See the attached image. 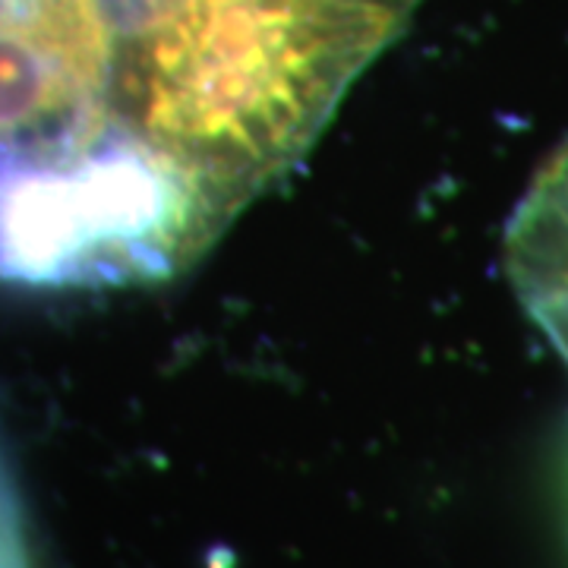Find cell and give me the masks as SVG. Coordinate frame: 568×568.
<instances>
[{
	"label": "cell",
	"instance_id": "1",
	"mask_svg": "<svg viewBox=\"0 0 568 568\" xmlns=\"http://www.w3.org/2000/svg\"><path fill=\"white\" fill-rule=\"evenodd\" d=\"M111 123L234 219L402 29L366 0H108Z\"/></svg>",
	"mask_w": 568,
	"mask_h": 568
},
{
	"label": "cell",
	"instance_id": "2",
	"mask_svg": "<svg viewBox=\"0 0 568 568\" xmlns=\"http://www.w3.org/2000/svg\"><path fill=\"white\" fill-rule=\"evenodd\" d=\"M227 222L171 164L114 130L67 159L0 168V284L159 282Z\"/></svg>",
	"mask_w": 568,
	"mask_h": 568
},
{
	"label": "cell",
	"instance_id": "3",
	"mask_svg": "<svg viewBox=\"0 0 568 568\" xmlns=\"http://www.w3.org/2000/svg\"><path fill=\"white\" fill-rule=\"evenodd\" d=\"M111 61L108 0H0V168L111 136Z\"/></svg>",
	"mask_w": 568,
	"mask_h": 568
},
{
	"label": "cell",
	"instance_id": "4",
	"mask_svg": "<svg viewBox=\"0 0 568 568\" xmlns=\"http://www.w3.org/2000/svg\"><path fill=\"white\" fill-rule=\"evenodd\" d=\"M506 275L568 366V142L537 171L508 219Z\"/></svg>",
	"mask_w": 568,
	"mask_h": 568
},
{
	"label": "cell",
	"instance_id": "5",
	"mask_svg": "<svg viewBox=\"0 0 568 568\" xmlns=\"http://www.w3.org/2000/svg\"><path fill=\"white\" fill-rule=\"evenodd\" d=\"M0 568H32L26 552L20 499L10 480V470L3 465V455H0Z\"/></svg>",
	"mask_w": 568,
	"mask_h": 568
},
{
	"label": "cell",
	"instance_id": "6",
	"mask_svg": "<svg viewBox=\"0 0 568 568\" xmlns=\"http://www.w3.org/2000/svg\"><path fill=\"white\" fill-rule=\"evenodd\" d=\"M366 3H379V7H388V10L402 13V17H405L410 7H417V0H366Z\"/></svg>",
	"mask_w": 568,
	"mask_h": 568
}]
</instances>
